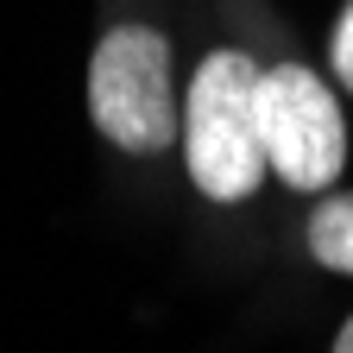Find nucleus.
<instances>
[{"label": "nucleus", "instance_id": "nucleus-3", "mask_svg": "<svg viewBox=\"0 0 353 353\" xmlns=\"http://www.w3.org/2000/svg\"><path fill=\"white\" fill-rule=\"evenodd\" d=\"M259 139L272 183L290 196H328L347 170V114L334 76L309 70L303 57L259 63Z\"/></svg>", "mask_w": 353, "mask_h": 353}, {"label": "nucleus", "instance_id": "nucleus-1", "mask_svg": "<svg viewBox=\"0 0 353 353\" xmlns=\"http://www.w3.org/2000/svg\"><path fill=\"white\" fill-rule=\"evenodd\" d=\"M183 152L190 190L208 208H252L259 190L272 183L259 139V57L246 44H214L183 82Z\"/></svg>", "mask_w": 353, "mask_h": 353}, {"label": "nucleus", "instance_id": "nucleus-2", "mask_svg": "<svg viewBox=\"0 0 353 353\" xmlns=\"http://www.w3.org/2000/svg\"><path fill=\"white\" fill-rule=\"evenodd\" d=\"M88 126L120 158H164L183 132V82H176L170 32L152 19H114L88 51Z\"/></svg>", "mask_w": 353, "mask_h": 353}, {"label": "nucleus", "instance_id": "nucleus-4", "mask_svg": "<svg viewBox=\"0 0 353 353\" xmlns=\"http://www.w3.org/2000/svg\"><path fill=\"white\" fill-rule=\"evenodd\" d=\"M303 252H309V265H322V272L353 278V190L316 196V208L303 221Z\"/></svg>", "mask_w": 353, "mask_h": 353}, {"label": "nucleus", "instance_id": "nucleus-5", "mask_svg": "<svg viewBox=\"0 0 353 353\" xmlns=\"http://www.w3.org/2000/svg\"><path fill=\"white\" fill-rule=\"evenodd\" d=\"M328 76H334V88L353 95V0L334 13V32H328Z\"/></svg>", "mask_w": 353, "mask_h": 353}, {"label": "nucleus", "instance_id": "nucleus-6", "mask_svg": "<svg viewBox=\"0 0 353 353\" xmlns=\"http://www.w3.org/2000/svg\"><path fill=\"white\" fill-rule=\"evenodd\" d=\"M328 353H353V316H347V322L334 328V347H328Z\"/></svg>", "mask_w": 353, "mask_h": 353}]
</instances>
